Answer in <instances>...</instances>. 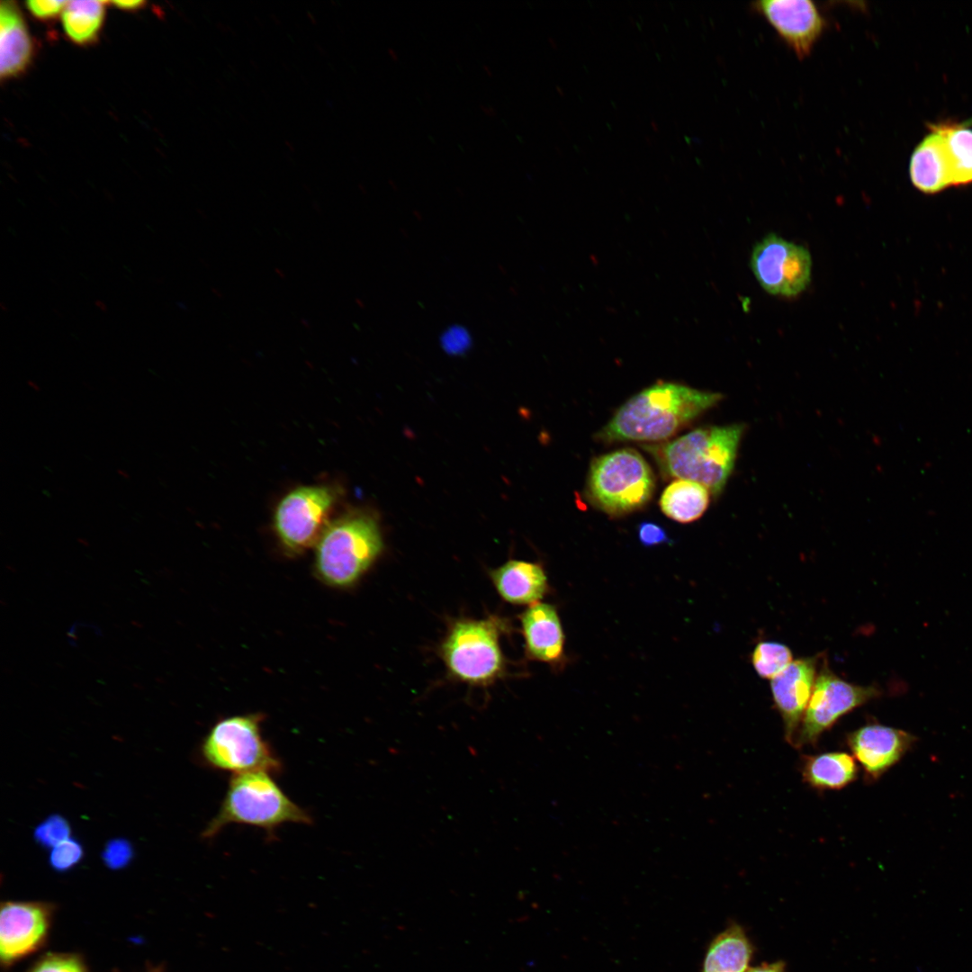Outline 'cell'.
Instances as JSON below:
<instances>
[{"mask_svg": "<svg viewBox=\"0 0 972 972\" xmlns=\"http://www.w3.org/2000/svg\"><path fill=\"white\" fill-rule=\"evenodd\" d=\"M84 854L82 844L70 837L51 849L49 863L55 871L67 872L82 860Z\"/></svg>", "mask_w": 972, "mask_h": 972, "instance_id": "27", "label": "cell"}, {"mask_svg": "<svg viewBox=\"0 0 972 972\" xmlns=\"http://www.w3.org/2000/svg\"><path fill=\"white\" fill-rule=\"evenodd\" d=\"M722 399L718 392L658 382L628 399L596 438L604 443L665 440Z\"/></svg>", "mask_w": 972, "mask_h": 972, "instance_id": "1", "label": "cell"}, {"mask_svg": "<svg viewBox=\"0 0 972 972\" xmlns=\"http://www.w3.org/2000/svg\"><path fill=\"white\" fill-rule=\"evenodd\" d=\"M101 856L107 868L112 870H119L126 868L130 863L134 857V850L128 840L114 838L107 842Z\"/></svg>", "mask_w": 972, "mask_h": 972, "instance_id": "28", "label": "cell"}, {"mask_svg": "<svg viewBox=\"0 0 972 972\" xmlns=\"http://www.w3.org/2000/svg\"><path fill=\"white\" fill-rule=\"evenodd\" d=\"M801 772L804 780L816 789H841L857 778L858 767L851 755L832 752L804 756Z\"/></svg>", "mask_w": 972, "mask_h": 972, "instance_id": "20", "label": "cell"}, {"mask_svg": "<svg viewBox=\"0 0 972 972\" xmlns=\"http://www.w3.org/2000/svg\"><path fill=\"white\" fill-rule=\"evenodd\" d=\"M521 634L527 659L561 665L564 658V634L556 608L548 603L537 602L519 616Z\"/></svg>", "mask_w": 972, "mask_h": 972, "instance_id": "15", "label": "cell"}, {"mask_svg": "<svg viewBox=\"0 0 972 972\" xmlns=\"http://www.w3.org/2000/svg\"><path fill=\"white\" fill-rule=\"evenodd\" d=\"M489 574L500 597L513 605L531 606L548 591L547 576L540 563L508 560Z\"/></svg>", "mask_w": 972, "mask_h": 972, "instance_id": "16", "label": "cell"}, {"mask_svg": "<svg viewBox=\"0 0 972 972\" xmlns=\"http://www.w3.org/2000/svg\"><path fill=\"white\" fill-rule=\"evenodd\" d=\"M752 953L743 928L731 923L710 942L702 972H747Z\"/></svg>", "mask_w": 972, "mask_h": 972, "instance_id": "19", "label": "cell"}, {"mask_svg": "<svg viewBox=\"0 0 972 972\" xmlns=\"http://www.w3.org/2000/svg\"><path fill=\"white\" fill-rule=\"evenodd\" d=\"M335 502L336 494L328 486H301L288 492L274 515L282 546L290 554H301L315 545L329 523Z\"/></svg>", "mask_w": 972, "mask_h": 972, "instance_id": "8", "label": "cell"}, {"mask_svg": "<svg viewBox=\"0 0 972 972\" xmlns=\"http://www.w3.org/2000/svg\"><path fill=\"white\" fill-rule=\"evenodd\" d=\"M32 43L18 6L3 1L0 8V73L2 78L14 76L28 66Z\"/></svg>", "mask_w": 972, "mask_h": 972, "instance_id": "18", "label": "cell"}, {"mask_svg": "<svg viewBox=\"0 0 972 972\" xmlns=\"http://www.w3.org/2000/svg\"><path fill=\"white\" fill-rule=\"evenodd\" d=\"M26 972H91L77 953L47 952L37 958Z\"/></svg>", "mask_w": 972, "mask_h": 972, "instance_id": "25", "label": "cell"}, {"mask_svg": "<svg viewBox=\"0 0 972 972\" xmlns=\"http://www.w3.org/2000/svg\"><path fill=\"white\" fill-rule=\"evenodd\" d=\"M94 304H95V306H96V307H98V308H99V309H100V310H101L102 311H104V312H106V311H107V307H106V305L104 304V302H102V301H98V300H97V301H95Z\"/></svg>", "mask_w": 972, "mask_h": 972, "instance_id": "34", "label": "cell"}, {"mask_svg": "<svg viewBox=\"0 0 972 972\" xmlns=\"http://www.w3.org/2000/svg\"><path fill=\"white\" fill-rule=\"evenodd\" d=\"M67 1H28L26 6L30 13L38 19L48 20L55 17L66 7Z\"/></svg>", "mask_w": 972, "mask_h": 972, "instance_id": "31", "label": "cell"}, {"mask_svg": "<svg viewBox=\"0 0 972 972\" xmlns=\"http://www.w3.org/2000/svg\"><path fill=\"white\" fill-rule=\"evenodd\" d=\"M310 824L308 812L295 804L266 771L233 774L222 803L202 835L212 838L229 824H247L268 833L284 824Z\"/></svg>", "mask_w": 972, "mask_h": 972, "instance_id": "4", "label": "cell"}, {"mask_svg": "<svg viewBox=\"0 0 972 972\" xmlns=\"http://www.w3.org/2000/svg\"><path fill=\"white\" fill-rule=\"evenodd\" d=\"M881 695L874 685L850 683L833 673L824 662L801 721L794 747L815 745L821 734L842 716Z\"/></svg>", "mask_w": 972, "mask_h": 972, "instance_id": "9", "label": "cell"}, {"mask_svg": "<svg viewBox=\"0 0 972 972\" xmlns=\"http://www.w3.org/2000/svg\"><path fill=\"white\" fill-rule=\"evenodd\" d=\"M916 741L906 731L878 723L861 726L847 735L848 746L869 782L878 780L896 765Z\"/></svg>", "mask_w": 972, "mask_h": 972, "instance_id": "12", "label": "cell"}, {"mask_svg": "<svg viewBox=\"0 0 972 972\" xmlns=\"http://www.w3.org/2000/svg\"><path fill=\"white\" fill-rule=\"evenodd\" d=\"M508 626V620L497 615L454 620L438 652L448 675L474 687H487L503 678L507 662L500 637Z\"/></svg>", "mask_w": 972, "mask_h": 972, "instance_id": "5", "label": "cell"}, {"mask_svg": "<svg viewBox=\"0 0 972 972\" xmlns=\"http://www.w3.org/2000/svg\"><path fill=\"white\" fill-rule=\"evenodd\" d=\"M751 662L760 678L772 680L793 662V654L783 644L763 641L753 649Z\"/></svg>", "mask_w": 972, "mask_h": 972, "instance_id": "24", "label": "cell"}, {"mask_svg": "<svg viewBox=\"0 0 972 972\" xmlns=\"http://www.w3.org/2000/svg\"><path fill=\"white\" fill-rule=\"evenodd\" d=\"M655 478L646 460L634 449L623 448L591 461L586 496L611 517L644 508L652 499Z\"/></svg>", "mask_w": 972, "mask_h": 972, "instance_id": "6", "label": "cell"}, {"mask_svg": "<svg viewBox=\"0 0 972 972\" xmlns=\"http://www.w3.org/2000/svg\"><path fill=\"white\" fill-rule=\"evenodd\" d=\"M785 968L786 965L783 961H776L750 968L747 972H785Z\"/></svg>", "mask_w": 972, "mask_h": 972, "instance_id": "32", "label": "cell"}, {"mask_svg": "<svg viewBox=\"0 0 972 972\" xmlns=\"http://www.w3.org/2000/svg\"><path fill=\"white\" fill-rule=\"evenodd\" d=\"M116 7L123 10H136L141 8L145 2L143 1H115L112 3Z\"/></svg>", "mask_w": 972, "mask_h": 972, "instance_id": "33", "label": "cell"}, {"mask_svg": "<svg viewBox=\"0 0 972 972\" xmlns=\"http://www.w3.org/2000/svg\"><path fill=\"white\" fill-rule=\"evenodd\" d=\"M56 906L44 901H4L0 912V962L8 969L40 950L50 936Z\"/></svg>", "mask_w": 972, "mask_h": 972, "instance_id": "11", "label": "cell"}, {"mask_svg": "<svg viewBox=\"0 0 972 972\" xmlns=\"http://www.w3.org/2000/svg\"><path fill=\"white\" fill-rule=\"evenodd\" d=\"M148 972H164L160 968H152Z\"/></svg>", "mask_w": 972, "mask_h": 972, "instance_id": "35", "label": "cell"}, {"mask_svg": "<svg viewBox=\"0 0 972 972\" xmlns=\"http://www.w3.org/2000/svg\"><path fill=\"white\" fill-rule=\"evenodd\" d=\"M949 163L951 185L972 183V129L965 125H938Z\"/></svg>", "mask_w": 972, "mask_h": 972, "instance_id": "23", "label": "cell"}, {"mask_svg": "<svg viewBox=\"0 0 972 972\" xmlns=\"http://www.w3.org/2000/svg\"><path fill=\"white\" fill-rule=\"evenodd\" d=\"M820 661V655L794 660L770 682L773 701L784 723L785 738L793 746L814 690Z\"/></svg>", "mask_w": 972, "mask_h": 972, "instance_id": "14", "label": "cell"}, {"mask_svg": "<svg viewBox=\"0 0 972 972\" xmlns=\"http://www.w3.org/2000/svg\"><path fill=\"white\" fill-rule=\"evenodd\" d=\"M383 550L377 519L366 511H351L329 521L315 544L318 578L334 588L352 587Z\"/></svg>", "mask_w": 972, "mask_h": 972, "instance_id": "3", "label": "cell"}, {"mask_svg": "<svg viewBox=\"0 0 972 972\" xmlns=\"http://www.w3.org/2000/svg\"><path fill=\"white\" fill-rule=\"evenodd\" d=\"M745 425L702 427L674 440L643 448L669 478L688 480L705 486L717 498L734 468Z\"/></svg>", "mask_w": 972, "mask_h": 972, "instance_id": "2", "label": "cell"}, {"mask_svg": "<svg viewBox=\"0 0 972 972\" xmlns=\"http://www.w3.org/2000/svg\"><path fill=\"white\" fill-rule=\"evenodd\" d=\"M71 837V826L60 814L49 815L34 829L33 838L43 848L52 849Z\"/></svg>", "mask_w": 972, "mask_h": 972, "instance_id": "26", "label": "cell"}, {"mask_svg": "<svg viewBox=\"0 0 972 972\" xmlns=\"http://www.w3.org/2000/svg\"><path fill=\"white\" fill-rule=\"evenodd\" d=\"M471 343L468 332L459 327L449 328L441 337V345L446 353L459 355L465 352Z\"/></svg>", "mask_w": 972, "mask_h": 972, "instance_id": "29", "label": "cell"}, {"mask_svg": "<svg viewBox=\"0 0 972 972\" xmlns=\"http://www.w3.org/2000/svg\"><path fill=\"white\" fill-rule=\"evenodd\" d=\"M261 714L230 716L218 721L204 737L201 753L211 768L232 772L279 773L280 759L263 738Z\"/></svg>", "mask_w": 972, "mask_h": 972, "instance_id": "7", "label": "cell"}, {"mask_svg": "<svg viewBox=\"0 0 972 972\" xmlns=\"http://www.w3.org/2000/svg\"><path fill=\"white\" fill-rule=\"evenodd\" d=\"M637 535L642 544L648 547L670 542L665 529L659 524L651 521L640 523Z\"/></svg>", "mask_w": 972, "mask_h": 972, "instance_id": "30", "label": "cell"}, {"mask_svg": "<svg viewBox=\"0 0 972 972\" xmlns=\"http://www.w3.org/2000/svg\"><path fill=\"white\" fill-rule=\"evenodd\" d=\"M753 7L801 58L809 55L825 26L818 8L809 0L759 1Z\"/></svg>", "mask_w": 972, "mask_h": 972, "instance_id": "13", "label": "cell"}, {"mask_svg": "<svg viewBox=\"0 0 972 972\" xmlns=\"http://www.w3.org/2000/svg\"><path fill=\"white\" fill-rule=\"evenodd\" d=\"M105 2L76 0L68 2L62 13L67 36L75 43L87 44L97 37L104 22Z\"/></svg>", "mask_w": 972, "mask_h": 972, "instance_id": "22", "label": "cell"}, {"mask_svg": "<svg viewBox=\"0 0 972 972\" xmlns=\"http://www.w3.org/2000/svg\"><path fill=\"white\" fill-rule=\"evenodd\" d=\"M751 268L766 292L793 297L810 283L812 258L803 246L769 234L753 248Z\"/></svg>", "mask_w": 972, "mask_h": 972, "instance_id": "10", "label": "cell"}, {"mask_svg": "<svg viewBox=\"0 0 972 972\" xmlns=\"http://www.w3.org/2000/svg\"><path fill=\"white\" fill-rule=\"evenodd\" d=\"M909 171L914 185L924 194H936L951 185L944 140L938 125L932 126V132L914 149Z\"/></svg>", "mask_w": 972, "mask_h": 972, "instance_id": "17", "label": "cell"}, {"mask_svg": "<svg viewBox=\"0 0 972 972\" xmlns=\"http://www.w3.org/2000/svg\"><path fill=\"white\" fill-rule=\"evenodd\" d=\"M710 495L702 484L678 479L665 488L659 505L668 518L680 523H690L705 513Z\"/></svg>", "mask_w": 972, "mask_h": 972, "instance_id": "21", "label": "cell"}]
</instances>
